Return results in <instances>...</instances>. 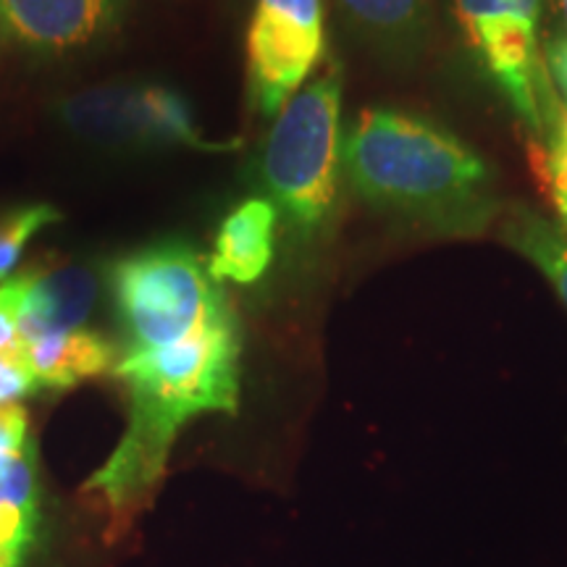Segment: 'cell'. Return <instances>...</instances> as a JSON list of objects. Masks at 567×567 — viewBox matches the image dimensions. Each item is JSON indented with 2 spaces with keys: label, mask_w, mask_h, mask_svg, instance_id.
Segmentation results:
<instances>
[{
  "label": "cell",
  "mask_w": 567,
  "mask_h": 567,
  "mask_svg": "<svg viewBox=\"0 0 567 567\" xmlns=\"http://www.w3.org/2000/svg\"><path fill=\"white\" fill-rule=\"evenodd\" d=\"M111 373L126 389L130 423L84 492L95 494L122 528L158 488L184 425L205 413H237L243 329L229 316L176 344L116 352Z\"/></svg>",
  "instance_id": "6da1fadb"
},
{
  "label": "cell",
  "mask_w": 567,
  "mask_h": 567,
  "mask_svg": "<svg viewBox=\"0 0 567 567\" xmlns=\"http://www.w3.org/2000/svg\"><path fill=\"white\" fill-rule=\"evenodd\" d=\"M352 189L373 208L442 231L494 216L486 161L444 126L394 109H365L342 140Z\"/></svg>",
  "instance_id": "7a4b0ae2"
},
{
  "label": "cell",
  "mask_w": 567,
  "mask_h": 567,
  "mask_svg": "<svg viewBox=\"0 0 567 567\" xmlns=\"http://www.w3.org/2000/svg\"><path fill=\"white\" fill-rule=\"evenodd\" d=\"M122 350L147 352L182 342L234 313L221 281L193 245L166 239L109 268Z\"/></svg>",
  "instance_id": "3957f363"
},
{
  "label": "cell",
  "mask_w": 567,
  "mask_h": 567,
  "mask_svg": "<svg viewBox=\"0 0 567 567\" xmlns=\"http://www.w3.org/2000/svg\"><path fill=\"white\" fill-rule=\"evenodd\" d=\"M342 69L329 61L289 97L268 134L260 179L276 213L300 234L329 218L342 163Z\"/></svg>",
  "instance_id": "277c9868"
},
{
  "label": "cell",
  "mask_w": 567,
  "mask_h": 567,
  "mask_svg": "<svg viewBox=\"0 0 567 567\" xmlns=\"http://www.w3.org/2000/svg\"><path fill=\"white\" fill-rule=\"evenodd\" d=\"M544 0H455V13L471 45L494 76L517 116L536 137L555 140L559 116L549 71L538 51Z\"/></svg>",
  "instance_id": "5b68a950"
},
{
  "label": "cell",
  "mask_w": 567,
  "mask_h": 567,
  "mask_svg": "<svg viewBox=\"0 0 567 567\" xmlns=\"http://www.w3.org/2000/svg\"><path fill=\"white\" fill-rule=\"evenodd\" d=\"M61 122L82 140L109 147H197L224 151L200 137L187 97L153 82H111L82 90L59 105Z\"/></svg>",
  "instance_id": "8992f818"
},
{
  "label": "cell",
  "mask_w": 567,
  "mask_h": 567,
  "mask_svg": "<svg viewBox=\"0 0 567 567\" xmlns=\"http://www.w3.org/2000/svg\"><path fill=\"white\" fill-rule=\"evenodd\" d=\"M323 55V0H258L247 32V92L279 116Z\"/></svg>",
  "instance_id": "52a82bcc"
},
{
  "label": "cell",
  "mask_w": 567,
  "mask_h": 567,
  "mask_svg": "<svg viewBox=\"0 0 567 567\" xmlns=\"http://www.w3.org/2000/svg\"><path fill=\"white\" fill-rule=\"evenodd\" d=\"M21 289L19 331L24 344L48 331H74L95 310L103 276L82 260L34 266L17 276Z\"/></svg>",
  "instance_id": "ba28073f"
},
{
  "label": "cell",
  "mask_w": 567,
  "mask_h": 567,
  "mask_svg": "<svg viewBox=\"0 0 567 567\" xmlns=\"http://www.w3.org/2000/svg\"><path fill=\"white\" fill-rule=\"evenodd\" d=\"M116 19V0H0V38L34 51L87 45Z\"/></svg>",
  "instance_id": "9c48e42d"
},
{
  "label": "cell",
  "mask_w": 567,
  "mask_h": 567,
  "mask_svg": "<svg viewBox=\"0 0 567 567\" xmlns=\"http://www.w3.org/2000/svg\"><path fill=\"white\" fill-rule=\"evenodd\" d=\"M276 216L279 213L268 197H250L224 218L208 260L218 281L252 284L268 271L274 260Z\"/></svg>",
  "instance_id": "30bf717a"
},
{
  "label": "cell",
  "mask_w": 567,
  "mask_h": 567,
  "mask_svg": "<svg viewBox=\"0 0 567 567\" xmlns=\"http://www.w3.org/2000/svg\"><path fill=\"white\" fill-rule=\"evenodd\" d=\"M38 450L0 452V567H21L38 538Z\"/></svg>",
  "instance_id": "8fae6325"
},
{
  "label": "cell",
  "mask_w": 567,
  "mask_h": 567,
  "mask_svg": "<svg viewBox=\"0 0 567 567\" xmlns=\"http://www.w3.org/2000/svg\"><path fill=\"white\" fill-rule=\"evenodd\" d=\"M27 363L40 389H71L116 363V347L87 329L48 331L27 344Z\"/></svg>",
  "instance_id": "7c38bea8"
},
{
  "label": "cell",
  "mask_w": 567,
  "mask_h": 567,
  "mask_svg": "<svg viewBox=\"0 0 567 567\" xmlns=\"http://www.w3.org/2000/svg\"><path fill=\"white\" fill-rule=\"evenodd\" d=\"M334 6L344 24L381 53H415L431 27L429 0H334Z\"/></svg>",
  "instance_id": "4fadbf2b"
},
{
  "label": "cell",
  "mask_w": 567,
  "mask_h": 567,
  "mask_svg": "<svg viewBox=\"0 0 567 567\" xmlns=\"http://www.w3.org/2000/svg\"><path fill=\"white\" fill-rule=\"evenodd\" d=\"M502 237L507 245L528 258L557 289L567 305V234L536 210L513 205L502 216Z\"/></svg>",
  "instance_id": "5bb4252c"
},
{
  "label": "cell",
  "mask_w": 567,
  "mask_h": 567,
  "mask_svg": "<svg viewBox=\"0 0 567 567\" xmlns=\"http://www.w3.org/2000/svg\"><path fill=\"white\" fill-rule=\"evenodd\" d=\"M59 221L61 213L48 203L21 205V208L0 213V279L13 271L34 234Z\"/></svg>",
  "instance_id": "9a60e30c"
},
{
  "label": "cell",
  "mask_w": 567,
  "mask_h": 567,
  "mask_svg": "<svg viewBox=\"0 0 567 567\" xmlns=\"http://www.w3.org/2000/svg\"><path fill=\"white\" fill-rule=\"evenodd\" d=\"M19 302L21 289L17 276L0 284V354L13 360V363H27V344L19 331Z\"/></svg>",
  "instance_id": "2e32d148"
},
{
  "label": "cell",
  "mask_w": 567,
  "mask_h": 567,
  "mask_svg": "<svg viewBox=\"0 0 567 567\" xmlns=\"http://www.w3.org/2000/svg\"><path fill=\"white\" fill-rule=\"evenodd\" d=\"M38 381L27 365L13 363V360L0 354V408L17 405L21 396L38 392Z\"/></svg>",
  "instance_id": "e0dca14e"
},
{
  "label": "cell",
  "mask_w": 567,
  "mask_h": 567,
  "mask_svg": "<svg viewBox=\"0 0 567 567\" xmlns=\"http://www.w3.org/2000/svg\"><path fill=\"white\" fill-rule=\"evenodd\" d=\"M30 421L24 408L3 405L0 408V452H13L30 444Z\"/></svg>",
  "instance_id": "ac0fdd59"
},
{
  "label": "cell",
  "mask_w": 567,
  "mask_h": 567,
  "mask_svg": "<svg viewBox=\"0 0 567 567\" xmlns=\"http://www.w3.org/2000/svg\"><path fill=\"white\" fill-rule=\"evenodd\" d=\"M544 63H547L549 82L559 90V97L567 101V38H551L549 40Z\"/></svg>",
  "instance_id": "d6986e66"
},
{
  "label": "cell",
  "mask_w": 567,
  "mask_h": 567,
  "mask_svg": "<svg viewBox=\"0 0 567 567\" xmlns=\"http://www.w3.org/2000/svg\"><path fill=\"white\" fill-rule=\"evenodd\" d=\"M544 147H559V151H567V113H563V116H559L555 140H551L549 145H544Z\"/></svg>",
  "instance_id": "ffe728a7"
},
{
  "label": "cell",
  "mask_w": 567,
  "mask_h": 567,
  "mask_svg": "<svg viewBox=\"0 0 567 567\" xmlns=\"http://www.w3.org/2000/svg\"><path fill=\"white\" fill-rule=\"evenodd\" d=\"M563 11H565V21H567V0H563Z\"/></svg>",
  "instance_id": "44dd1931"
}]
</instances>
